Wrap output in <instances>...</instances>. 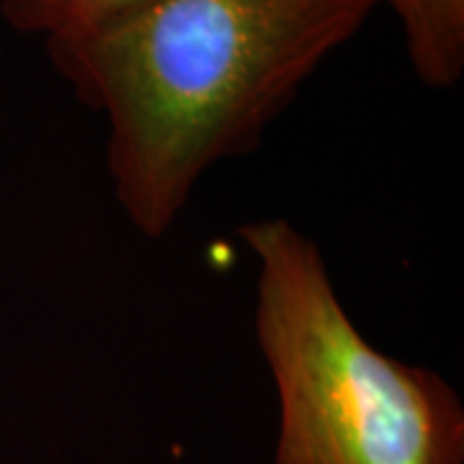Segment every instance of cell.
Here are the masks:
<instances>
[{"instance_id":"cell-1","label":"cell","mask_w":464,"mask_h":464,"mask_svg":"<svg viewBox=\"0 0 464 464\" xmlns=\"http://www.w3.org/2000/svg\"><path fill=\"white\" fill-rule=\"evenodd\" d=\"M377 0H148L96 32L50 42L75 99L109 124L121 212L166 235L201 176L258 148L274 119Z\"/></svg>"},{"instance_id":"cell-4","label":"cell","mask_w":464,"mask_h":464,"mask_svg":"<svg viewBox=\"0 0 464 464\" xmlns=\"http://www.w3.org/2000/svg\"><path fill=\"white\" fill-rule=\"evenodd\" d=\"M148 0H0V14L18 34L42 36L44 44L75 39L109 26Z\"/></svg>"},{"instance_id":"cell-3","label":"cell","mask_w":464,"mask_h":464,"mask_svg":"<svg viewBox=\"0 0 464 464\" xmlns=\"http://www.w3.org/2000/svg\"><path fill=\"white\" fill-rule=\"evenodd\" d=\"M392 8L418 81L451 88L464 72V0H377Z\"/></svg>"},{"instance_id":"cell-2","label":"cell","mask_w":464,"mask_h":464,"mask_svg":"<svg viewBox=\"0 0 464 464\" xmlns=\"http://www.w3.org/2000/svg\"><path fill=\"white\" fill-rule=\"evenodd\" d=\"M240 235L258 264L256 338L279 398L274 464H464L457 390L366 341L315 243L286 219Z\"/></svg>"}]
</instances>
